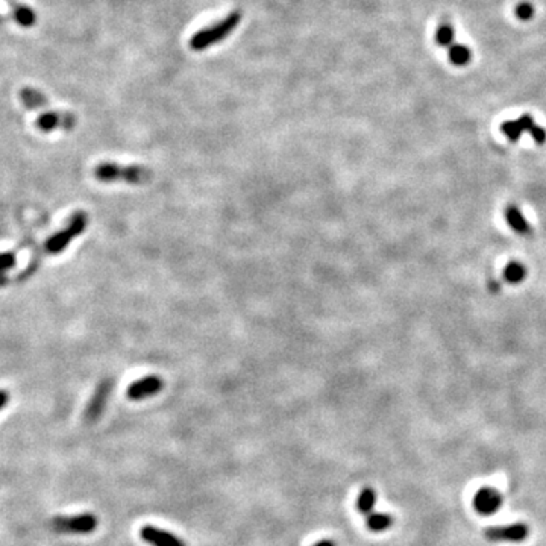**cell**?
<instances>
[{"mask_svg": "<svg viewBox=\"0 0 546 546\" xmlns=\"http://www.w3.org/2000/svg\"><path fill=\"white\" fill-rule=\"evenodd\" d=\"M504 503L503 495L494 487L484 486L476 490L474 495V510L481 514V516H494L499 510H501Z\"/></svg>", "mask_w": 546, "mask_h": 546, "instance_id": "7", "label": "cell"}, {"mask_svg": "<svg viewBox=\"0 0 546 546\" xmlns=\"http://www.w3.org/2000/svg\"><path fill=\"white\" fill-rule=\"evenodd\" d=\"M240 19H242L240 12H233L231 15H228L225 20H222L220 23H216L214 26H211L208 29H204V30H201V32H197L190 41L191 49L204 50L205 48H210V46L222 41L223 38L233 32V30L237 28Z\"/></svg>", "mask_w": 546, "mask_h": 546, "instance_id": "2", "label": "cell"}, {"mask_svg": "<svg viewBox=\"0 0 546 546\" xmlns=\"http://www.w3.org/2000/svg\"><path fill=\"white\" fill-rule=\"evenodd\" d=\"M487 286H489V289H490L491 293H498V291L501 290V284H499L496 280H490Z\"/></svg>", "mask_w": 546, "mask_h": 546, "instance_id": "22", "label": "cell"}, {"mask_svg": "<svg viewBox=\"0 0 546 546\" xmlns=\"http://www.w3.org/2000/svg\"><path fill=\"white\" fill-rule=\"evenodd\" d=\"M366 527L372 533H382L393 527V518L386 513H371L367 516Z\"/></svg>", "mask_w": 546, "mask_h": 546, "instance_id": "13", "label": "cell"}, {"mask_svg": "<svg viewBox=\"0 0 546 546\" xmlns=\"http://www.w3.org/2000/svg\"><path fill=\"white\" fill-rule=\"evenodd\" d=\"M525 276H527V267L519 263V261H511V263L507 264L504 271V278L510 284H519L525 280Z\"/></svg>", "mask_w": 546, "mask_h": 546, "instance_id": "16", "label": "cell"}, {"mask_svg": "<svg viewBox=\"0 0 546 546\" xmlns=\"http://www.w3.org/2000/svg\"><path fill=\"white\" fill-rule=\"evenodd\" d=\"M505 220L509 223V226L520 235H528L532 233V226H529L528 220L525 219L524 213H522L516 205H509L505 210Z\"/></svg>", "mask_w": 546, "mask_h": 546, "instance_id": "12", "label": "cell"}, {"mask_svg": "<svg viewBox=\"0 0 546 546\" xmlns=\"http://www.w3.org/2000/svg\"><path fill=\"white\" fill-rule=\"evenodd\" d=\"M448 57L454 66L463 67L471 63L472 52L465 44H452L448 49Z\"/></svg>", "mask_w": 546, "mask_h": 546, "instance_id": "14", "label": "cell"}, {"mask_svg": "<svg viewBox=\"0 0 546 546\" xmlns=\"http://www.w3.org/2000/svg\"><path fill=\"white\" fill-rule=\"evenodd\" d=\"M76 119L72 114L64 113H48L43 114L37 121L38 129L43 133H50L53 129H72L75 126Z\"/></svg>", "mask_w": 546, "mask_h": 546, "instance_id": "11", "label": "cell"}, {"mask_svg": "<svg viewBox=\"0 0 546 546\" xmlns=\"http://www.w3.org/2000/svg\"><path fill=\"white\" fill-rule=\"evenodd\" d=\"M8 401H10V393H8L6 390L0 389V410H3V409H5L6 404H8Z\"/></svg>", "mask_w": 546, "mask_h": 546, "instance_id": "21", "label": "cell"}, {"mask_svg": "<svg viewBox=\"0 0 546 546\" xmlns=\"http://www.w3.org/2000/svg\"><path fill=\"white\" fill-rule=\"evenodd\" d=\"M87 225H88L87 214L84 211L75 213L72 219L68 220V225L63 231H59V233L53 234L49 240L46 242V251L52 253V255L63 252L67 246L70 244L73 238L84 233V229L87 228Z\"/></svg>", "mask_w": 546, "mask_h": 546, "instance_id": "3", "label": "cell"}, {"mask_svg": "<svg viewBox=\"0 0 546 546\" xmlns=\"http://www.w3.org/2000/svg\"><path fill=\"white\" fill-rule=\"evenodd\" d=\"M164 389V381L158 375H148L143 378L129 384L126 390V396L130 401H143L146 398H152Z\"/></svg>", "mask_w": 546, "mask_h": 546, "instance_id": "8", "label": "cell"}, {"mask_svg": "<svg viewBox=\"0 0 546 546\" xmlns=\"http://www.w3.org/2000/svg\"><path fill=\"white\" fill-rule=\"evenodd\" d=\"M529 536V527L524 522H516L511 525H503V527H490L484 532V537L489 542L499 543H520L528 539Z\"/></svg>", "mask_w": 546, "mask_h": 546, "instance_id": "6", "label": "cell"}, {"mask_svg": "<svg viewBox=\"0 0 546 546\" xmlns=\"http://www.w3.org/2000/svg\"><path fill=\"white\" fill-rule=\"evenodd\" d=\"M313 546H337V545H335V542H333V540L325 539V540H320V542H318V543H314Z\"/></svg>", "mask_w": 546, "mask_h": 546, "instance_id": "24", "label": "cell"}, {"mask_svg": "<svg viewBox=\"0 0 546 546\" xmlns=\"http://www.w3.org/2000/svg\"><path fill=\"white\" fill-rule=\"evenodd\" d=\"M113 390V381L111 380H104L99 386L96 387L95 395L91 396L90 402L86 409V419L88 422H95L102 416V413L108 402V398L111 395Z\"/></svg>", "mask_w": 546, "mask_h": 546, "instance_id": "9", "label": "cell"}, {"mask_svg": "<svg viewBox=\"0 0 546 546\" xmlns=\"http://www.w3.org/2000/svg\"><path fill=\"white\" fill-rule=\"evenodd\" d=\"M516 17L522 21H528L534 17V6L529 2H522L516 6Z\"/></svg>", "mask_w": 546, "mask_h": 546, "instance_id": "19", "label": "cell"}, {"mask_svg": "<svg viewBox=\"0 0 546 546\" xmlns=\"http://www.w3.org/2000/svg\"><path fill=\"white\" fill-rule=\"evenodd\" d=\"M501 130L504 135L511 142H518L519 137L524 133H529L534 140L542 144L546 142V130L540 126H537L532 115L524 114L516 120H507L503 123Z\"/></svg>", "mask_w": 546, "mask_h": 546, "instance_id": "4", "label": "cell"}, {"mask_svg": "<svg viewBox=\"0 0 546 546\" xmlns=\"http://www.w3.org/2000/svg\"><path fill=\"white\" fill-rule=\"evenodd\" d=\"M152 170L149 167L138 164H117L102 163L95 167V178L101 182H126L130 186H144L152 179Z\"/></svg>", "mask_w": 546, "mask_h": 546, "instance_id": "1", "label": "cell"}, {"mask_svg": "<svg viewBox=\"0 0 546 546\" xmlns=\"http://www.w3.org/2000/svg\"><path fill=\"white\" fill-rule=\"evenodd\" d=\"M10 278H8V276L5 275V273H2L0 272V287H5V286H8V284H10Z\"/></svg>", "mask_w": 546, "mask_h": 546, "instance_id": "23", "label": "cell"}, {"mask_svg": "<svg viewBox=\"0 0 546 546\" xmlns=\"http://www.w3.org/2000/svg\"><path fill=\"white\" fill-rule=\"evenodd\" d=\"M17 263V258H15L14 252H0V272L5 273L6 271H10Z\"/></svg>", "mask_w": 546, "mask_h": 546, "instance_id": "20", "label": "cell"}, {"mask_svg": "<svg viewBox=\"0 0 546 546\" xmlns=\"http://www.w3.org/2000/svg\"><path fill=\"white\" fill-rule=\"evenodd\" d=\"M454 28L449 23H442L436 30V43L443 48H449L454 44Z\"/></svg>", "mask_w": 546, "mask_h": 546, "instance_id": "17", "label": "cell"}, {"mask_svg": "<svg viewBox=\"0 0 546 546\" xmlns=\"http://www.w3.org/2000/svg\"><path fill=\"white\" fill-rule=\"evenodd\" d=\"M21 99H23V102L29 106V108H35V106L38 108V106L46 104V99L40 93H37V91H32V90L23 91Z\"/></svg>", "mask_w": 546, "mask_h": 546, "instance_id": "18", "label": "cell"}, {"mask_svg": "<svg viewBox=\"0 0 546 546\" xmlns=\"http://www.w3.org/2000/svg\"><path fill=\"white\" fill-rule=\"evenodd\" d=\"M53 528L59 533L90 534L99 527V520L91 513L76 514V516H61L52 520Z\"/></svg>", "mask_w": 546, "mask_h": 546, "instance_id": "5", "label": "cell"}, {"mask_svg": "<svg viewBox=\"0 0 546 546\" xmlns=\"http://www.w3.org/2000/svg\"><path fill=\"white\" fill-rule=\"evenodd\" d=\"M140 537L150 546H187V543L179 539L178 536L153 525L142 527Z\"/></svg>", "mask_w": 546, "mask_h": 546, "instance_id": "10", "label": "cell"}, {"mask_svg": "<svg viewBox=\"0 0 546 546\" xmlns=\"http://www.w3.org/2000/svg\"><path fill=\"white\" fill-rule=\"evenodd\" d=\"M376 504V491L372 487H364L360 491L358 499H357V510L361 514H371L373 513Z\"/></svg>", "mask_w": 546, "mask_h": 546, "instance_id": "15", "label": "cell"}]
</instances>
